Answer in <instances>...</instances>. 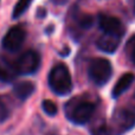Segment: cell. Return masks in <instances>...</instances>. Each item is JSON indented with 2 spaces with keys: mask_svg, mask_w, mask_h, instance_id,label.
I'll use <instances>...</instances> for the list:
<instances>
[{
  "mask_svg": "<svg viewBox=\"0 0 135 135\" xmlns=\"http://www.w3.org/2000/svg\"><path fill=\"white\" fill-rule=\"evenodd\" d=\"M135 126V114L131 110L119 109L109 123L101 124L93 131L94 135H122Z\"/></svg>",
  "mask_w": 135,
  "mask_h": 135,
  "instance_id": "6da1fadb",
  "label": "cell"
},
{
  "mask_svg": "<svg viewBox=\"0 0 135 135\" xmlns=\"http://www.w3.org/2000/svg\"><path fill=\"white\" fill-rule=\"evenodd\" d=\"M49 85L58 95H66L72 89V79L69 69L64 64H57L49 75Z\"/></svg>",
  "mask_w": 135,
  "mask_h": 135,
  "instance_id": "7a4b0ae2",
  "label": "cell"
},
{
  "mask_svg": "<svg viewBox=\"0 0 135 135\" xmlns=\"http://www.w3.org/2000/svg\"><path fill=\"white\" fill-rule=\"evenodd\" d=\"M66 116L76 124H84L89 122L95 113V104L89 101L72 100L65 107Z\"/></svg>",
  "mask_w": 135,
  "mask_h": 135,
  "instance_id": "3957f363",
  "label": "cell"
},
{
  "mask_svg": "<svg viewBox=\"0 0 135 135\" xmlns=\"http://www.w3.org/2000/svg\"><path fill=\"white\" fill-rule=\"evenodd\" d=\"M88 74L96 85H103L110 79L113 68L109 61L104 58H94L89 64Z\"/></svg>",
  "mask_w": 135,
  "mask_h": 135,
  "instance_id": "277c9868",
  "label": "cell"
},
{
  "mask_svg": "<svg viewBox=\"0 0 135 135\" xmlns=\"http://www.w3.org/2000/svg\"><path fill=\"white\" fill-rule=\"evenodd\" d=\"M40 58L36 51L28 50L24 52L16 62V68L18 74L20 75H32L39 68Z\"/></svg>",
  "mask_w": 135,
  "mask_h": 135,
  "instance_id": "5b68a950",
  "label": "cell"
},
{
  "mask_svg": "<svg viewBox=\"0 0 135 135\" xmlns=\"http://www.w3.org/2000/svg\"><path fill=\"white\" fill-rule=\"evenodd\" d=\"M25 36L26 32L23 27L14 26L5 35L4 39H2V47L7 51H17L23 45L24 40H25Z\"/></svg>",
  "mask_w": 135,
  "mask_h": 135,
  "instance_id": "8992f818",
  "label": "cell"
},
{
  "mask_svg": "<svg viewBox=\"0 0 135 135\" xmlns=\"http://www.w3.org/2000/svg\"><path fill=\"white\" fill-rule=\"evenodd\" d=\"M98 25L100 28L103 31V33L108 35H115L123 37L124 35V26L121 23V20L115 17L107 16V14H100L98 17Z\"/></svg>",
  "mask_w": 135,
  "mask_h": 135,
  "instance_id": "52a82bcc",
  "label": "cell"
},
{
  "mask_svg": "<svg viewBox=\"0 0 135 135\" xmlns=\"http://www.w3.org/2000/svg\"><path fill=\"white\" fill-rule=\"evenodd\" d=\"M121 39H122V37H120V36L103 33L97 40V47L100 50H102L103 52L113 54L117 49Z\"/></svg>",
  "mask_w": 135,
  "mask_h": 135,
  "instance_id": "ba28073f",
  "label": "cell"
},
{
  "mask_svg": "<svg viewBox=\"0 0 135 135\" xmlns=\"http://www.w3.org/2000/svg\"><path fill=\"white\" fill-rule=\"evenodd\" d=\"M135 76L131 72H127V74H123L121 77L119 78V81L116 82V84L113 88V96L114 97H119L121 96L129 86L132 85V83L134 82Z\"/></svg>",
  "mask_w": 135,
  "mask_h": 135,
  "instance_id": "9c48e42d",
  "label": "cell"
},
{
  "mask_svg": "<svg viewBox=\"0 0 135 135\" xmlns=\"http://www.w3.org/2000/svg\"><path fill=\"white\" fill-rule=\"evenodd\" d=\"M17 75H18V71H17L16 64H12L6 59L0 61V81L11 82L16 78Z\"/></svg>",
  "mask_w": 135,
  "mask_h": 135,
  "instance_id": "30bf717a",
  "label": "cell"
},
{
  "mask_svg": "<svg viewBox=\"0 0 135 135\" xmlns=\"http://www.w3.org/2000/svg\"><path fill=\"white\" fill-rule=\"evenodd\" d=\"M35 89H36V86L32 82L23 81V82L17 83L16 85L13 86V93H14V95L18 98H20V100H26V98H28L33 94Z\"/></svg>",
  "mask_w": 135,
  "mask_h": 135,
  "instance_id": "8fae6325",
  "label": "cell"
},
{
  "mask_svg": "<svg viewBox=\"0 0 135 135\" xmlns=\"http://www.w3.org/2000/svg\"><path fill=\"white\" fill-rule=\"evenodd\" d=\"M32 0H19L18 2L16 4L13 9V18H18L20 17L26 9L28 8V6L31 5Z\"/></svg>",
  "mask_w": 135,
  "mask_h": 135,
  "instance_id": "7c38bea8",
  "label": "cell"
},
{
  "mask_svg": "<svg viewBox=\"0 0 135 135\" xmlns=\"http://www.w3.org/2000/svg\"><path fill=\"white\" fill-rule=\"evenodd\" d=\"M42 107H43V110H44L45 113H46L47 115H50V116H54V115L57 114V105L55 104L52 101L50 100H45L43 101L42 103Z\"/></svg>",
  "mask_w": 135,
  "mask_h": 135,
  "instance_id": "4fadbf2b",
  "label": "cell"
},
{
  "mask_svg": "<svg viewBox=\"0 0 135 135\" xmlns=\"http://www.w3.org/2000/svg\"><path fill=\"white\" fill-rule=\"evenodd\" d=\"M127 51H128L132 62L135 64V36H133L127 43Z\"/></svg>",
  "mask_w": 135,
  "mask_h": 135,
  "instance_id": "5bb4252c",
  "label": "cell"
},
{
  "mask_svg": "<svg viewBox=\"0 0 135 135\" xmlns=\"http://www.w3.org/2000/svg\"><path fill=\"white\" fill-rule=\"evenodd\" d=\"M79 25L81 27H84V28H88L93 25V17L91 16H82L78 20Z\"/></svg>",
  "mask_w": 135,
  "mask_h": 135,
  "instance_id": "9a60e30c",
  "label": "cell"
},
{
  "mask_svg": "<svg viewBox=\"0 0 135 135\" xmlns=\"http://www.w3.org/2000/svg\"><path fill=\"white\" fill-rule=\"evenodd\" d=\"M8 115H9L8 108H7L6 104L0 100V122H4L5 120L8 117Z\"/></svg>",
  "mask_w": 135,
  "mask_h": 135,
  "instance_id": "2e32d148",
  "label": "cell"
}]
</instances>
